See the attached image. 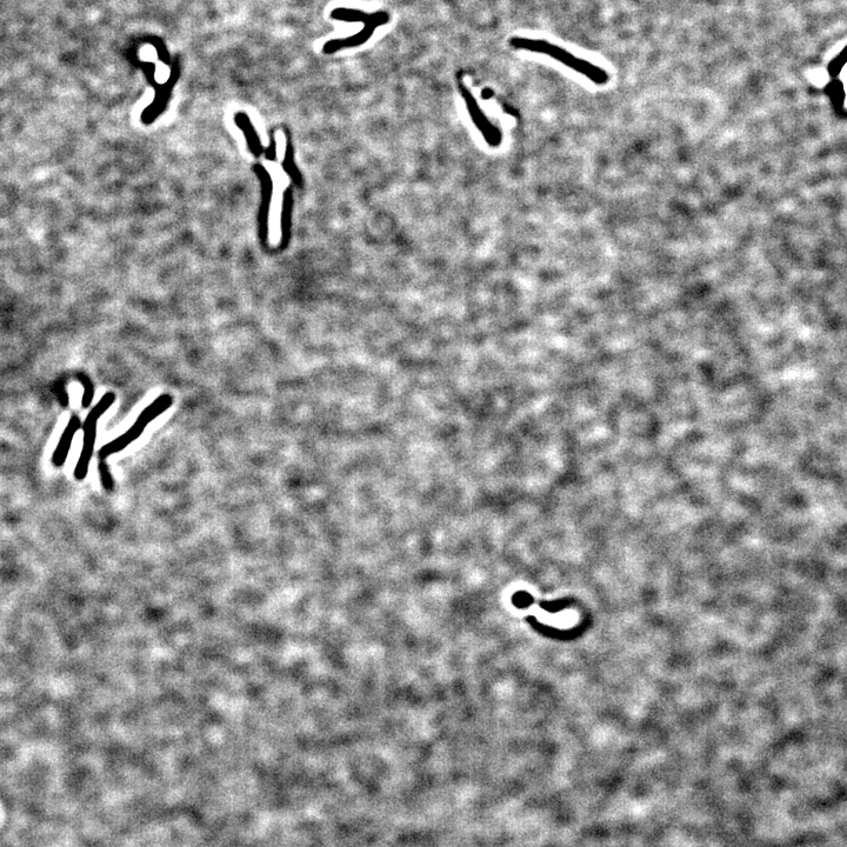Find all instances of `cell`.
<instances>
[{"instance_id": "cell-1", "label": "cell", "mask_w": 847, "mask_h": 847, "mask_svg": "<svg viewBox=\"0 0 847 847\" xmlns=\"http://www.w3.org/2000/svg\"><path fill=\"white\" fill-rule=\"evenodd\" d=\"M510 45L516 50L537 52L543 53V55H548L551 58L558 60L559 63L568 66V68L582 73V75L589 78L591 82L597 85H605L609 82L610 78L608 72L598 68V66L593 65L588 62V60L573 56L569 51L560 48L558 45L546 42V40L513 37L510 40Z\"/></svg>"}, {"instance_id": "cell-6", "label": "cell", "mask_w": 847, "mask_h": 847, "mask_svg": "<svg viewBox=\"0 0 847 847\" xmlns=\"http://www.w3.org/2000/svg\"><path fill=\"white\" fill-rule=\"evenodd\" d=\"M331 17L340 22L368 24L375 18V13H366L357 9L339 8L331 12Z\"/></svg>"}, {"instance_id": "cell-3", "label": "cell", "mask_w": 847, "mask_h": 847, "mask_svg": "<svg viewBox=\"0 0 847 847\" xmlns=\"http://www.w3.org/2000/svg\"><path fill=\"white\" fill-rule=\"evenodd\" d=\"M115 402V393H105V395L99 399L95 408L90 411L88 417H86L85 422L83 423V448L82 452H80L75 472H73V476H75L79 482L80 480H84L88 477L93 452H95L99 419L110 410L111 406L115 404Z\"/></svg>"}, {"instance_id": "cell-5", "label": "cell", "mask_w": 847, "mask_h": 847, "mask_svg": "<svg viewBox=\"0 0 847 847\" xmlns=\"http://www.w3.org/2000/svg\"><path fill=\"white\" fill-rule=\"evenodd\" d=\"M82 425L83 424L80 422L78 416H72L70 418L62 437L59 439L57 448L52 455V464L53 466H56V468H62L65 464L66 459L69 457L73 438H75L76 433L80 430V428H82Z\"/></svg>"}, {"instance_id": "cell-4", "label": "cell", "mask_w": 847, "mask_h": 847, "mask_svg": "<svg viewBox=\"0 0 847 847\" xmlns=\"http://www.w3.org/2000/svg\"><path fill=\"white\" fill-rule=\"evenodd\" d=\"M389 22V13L383 11L375 12V18H373L372 22L365 24L363 30L350 37L330 40V42L325 44L324 52L326 55H330V53H336L345 49L358 48V46L369 42L379 26H383Z\"/></svg>"}, {"instance_id": "cell-2", "label": "cell", "mask_w": 847, "mask_h": 847, "mask_svg": "<svg viewBox=\"0 0 847 847\" xmlns=\"http://www.w3.org/2000/svg\"><path fill=\"white\" fill-rule=\"evenodd\" d=\"M172 404L173 397L169 395V393H164V395L153 400L150 405L146 406V408L140 412L135 424H133L128 431L123 433L122 436L111 440L110 443L104 445L103 448L99 450V460H106L109 457L117 455V453L128 449L131 444L135 443L136 440L143 435L149 424H151L153 420L162 416L164 412L168 411Z\"/></svg>"}, {"instance_id": "cell-7", "label": "cell", "mask_w": 847, "mask_h": 847, "mask_svg": "<svg viewBox=\"0 0 847 847\" xmlns=\"http://www.w3.org/2000/svg\"><path fill=\"white\" fill-rule=\"evenodd\" d=\"M99 475L100 480H102L103 488L106 492H112L115 490V480H113L112 473L105 460H99Z\"/></svg>"}]
</instances>
